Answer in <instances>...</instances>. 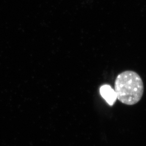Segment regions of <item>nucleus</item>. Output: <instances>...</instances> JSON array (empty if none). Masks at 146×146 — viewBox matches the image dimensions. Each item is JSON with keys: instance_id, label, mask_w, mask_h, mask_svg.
<instances>
[{"instance_id": "nucleus-1", "label": "nucleus", "mask_w": 146, "mask_h": 146, "mask_svg": "<svg viewBox=\"0 0 146 146\" xmlns=\"http://www.w3.org/2000/svg\"><path fill=\"white\" fill-rule=\"evenodd\" d=\"M117 99L125 105L137 104L144 93V85L140 76L132 70L119 74L115 81Z\"/></svg>"}, {"instance_id": "nucleus-2", "label": "nucleus", "mask_w": 146, "mask_h": 146, "mask_svg": "<svg viewBox=\"0 0 146 146\" xmlns=\"http://www.w3.org/2000/svg\"><path fill=\"white\" fill-rule=\"evenodd\" d=\"M100 92L102 97L110 106H113L117 99L115 90L109 85H104L101 87Z\"/></svg>"}]
</instances>
